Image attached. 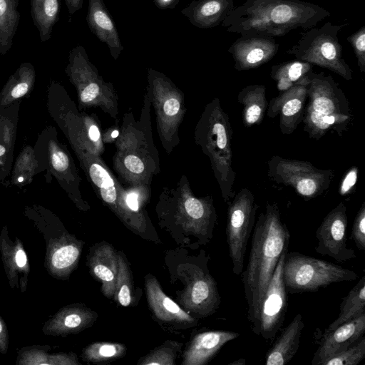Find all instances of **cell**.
Segmentation results:
<instances>
[{
	"instance_id": "37",
	"label": "cell",
	"mask_w": 365,
	"mask_h": 365,
	"mask_svg": "<svg viewBox=\"0 0 365 365\" xmlns=\"http://www.w3.org/2000/svg\"><path fill=\"white\" fill-rule=\"evenodd\" d=\"M19 0H0V54L5 55L13 46L20 13Z\"/></svg>"
},
{
	"instance_id": "49",
	"label": "cell",
	"mask_w": 365,
	"mask_h": 365,
	"mask_svg": "<svg viewBox=\"0 0 365 365\" xmlns=\"http://www.w3.org/2000/svg\"><path fill=\"white\" fill-rule=\"evenodd\" d=\"M67 6L68 13L73 14L83 6V0H64Z\"/></svg>"
},
{
	"instance_id": "15",
	"label": "cell",
	"mask_w": 365,
	"mask_h": 365,
	"mask_svg": "<svg viewBox=\"0 0 365 365\" xmlns=\"http://www.w3.org/2000/svg\"><path fill=\"white\" fill-rule=\"evenodd\" d=\"M227 244L232 264V272H243L247 243L252 232L259 205L251 190L242 188L227 203Z\"/></svg>"
},
{
	"instance_id": "21",
	"label": "cell",
	"mask_w": 365,
	"mask_h": 365,
	"mask_svg": "<svg viewBox=\"0 0 365 365\" xmlns=\"http://www.w3.org/2000/svg\"><path fill=\"white\" fill-rule=\"evenodd\" d=\"M365 332V314L324 333L312 359V365H320L327 359L356 343Z\"/></svg>"
},
{
	"instance_id": "2",
	"label": "cell",
	"mask_w": 365,
	"mask_h": 365,
	"mask_svg": "<svg viewBox=\"0 0 365 365\" xmlns=\"http://www.w3.org/2000/svg\"><path fill=\"white\" fill-rule=\"evenodd\" d=\"M289 240L290 233L282 220L277 204L267 202L265 211L255 221L247 265L241 274L251 328L278 261L288 250Z\"/></svg>"
},
{
	"instance_id": "46",
	"label": "cell",
	"mask_w": 365,
	"mask_h": 365,
	"mask_svg": "<svg viewBox=\"0 0 365 365\" xmlns=\"http://www.w3.org/2000/svg\"><path fill=\"white\" fill-rule=\"evenodd\" d=\"M358 173L359 168L357 166H351L345 173L339 186V193L340 195H349L354 191L358 179Z\"/></svg>"
},
{
	"instance_id": "14",
	"label": "cell",
	"mask_w": 365,
	"mask_h": 365,
	"mask_svg": "<svg viewBox=\"0 0 365 365\" xmlns=\"http://www.w3.org/2000/svg\"><path fill=\"white\" fill-rule=\"evenodd\" d=\"M267 175L277 184L292 187L305 200L321 195L334 177L331 169H321L304 160L274 155L267 163Z\"/></svg>"
},
{
	"instance_id": "34",
	"label": "cell",
	"mask_w": 365,
	"mask_h": 365,
	"mask_svg": "<svg viewBox=\"0 0 365 365\" xmlns=\"http://www.w3.org/2000/svg\"><path fill=\"white\" fill-rule=\"evenodd\" d=\"M313 65L298 59L272 66L271 78L276 82L279 91H284L294 86H308Z\"/></svg>"
},
{
	"instance_id": "47",
	"label": "cell",
	"mask_w": 365,
	"mask_h": 365,
	"mask_svg": "<svg viewBox=\"0 0 365 365\" xmlns=\"http://www.w3.org/2000/svg\"><path fill=\"white\" fill-rule=\"evenodd\" d=\"M9 345V335L6 324L0 316V352L3 354L7 353Z\"/></svg>"
},
{
	"instance_id": "12",
	"label": "cell",
	"mask_w": 365,
	"mask_h": 365,
	"mask_svg": "<svg viewBox=\"0 0 365 365\" xmlns=\"http://www.w3.org/2000/svg\"><path fill=\"white\" fill-rule=\"evenodd\" d=\"M358 278L354 271L298 252H287L283 279L287 292H317L334 283Z\"/></svg>"
},
{
	"instance_id": "8",
	"label": "cell",
	"mask_w": 365,
	"mask_h": 365,
	"mask_svg": "<svg viewBox=\"0 0 365 365\" xmlns=\"http://www.w3.org/2000/svg\"><path fill=\"white\" fill-rule=\"evenodd\" d=\"M65 73L76 91L81 111L99 108L117 120L118 96L114 86L99 74L83 46L78 45L69 51Z\"/></svg>"
},
{
	"instance_id": "23",
	"label": "cell",
	"mask_w": 365,
	"mask_h": 365,
	"mask_svg": "<svg viewBox=\"0 0 365 365\" xmlns=\"http://www.w3.org/2000/svg\"><path fill=\"white\" fill-rule=\"evenodd\" d=\"M0 251L5 272L11 287H20L24 292L27 286L29 264L23 244L16 238L12 241L6 227H4L0 235Z\"/></svg>"
},
{
	"instance_id": "31",
	"label": "cell",
	"mask_w": 365,
	"mask_h": 365,
	"mask_svg": "<svg viewBox=\"0 0 365 365\" xmlns=\"http://www.w3.org/2000/svg\"><path fill=\"white\" fill-rule=\"evenodd\" d=\"M304 328L302 314H297L282 329L265 356L266 365H285L296 355Z\"/></svg>"
},
{
	"instance_id": "32",
	"label": "cell",
	"mask_w": 365,
	"mask_h": 365,
	"mask_svg": "<svg viewBox=\"0 0 365 365\" xmlns=\"http://www.w3.org/2000/svg\"><path fill=\"white\" fill-rule=\"evenodd\" d=\"M237 100L242 106L244 125L250 128L259 125L268 106L265 86L261 84L249 85L238 93Z\"/></svg>"
},
{
	"instance_id": "42",
	"label": "cell",
	"mask_w": 365,
	"mask_h": 365,
	"mask_svg": "<svg viewBox=\"0 0 365 365\" xmlns=\"http://www.w3.org/2000/svg\"><path fill=\"white\" fill-rule=\"evenodd\" d=\"M181 344L177 341H168L162 346L155 349L147 356L140 359L139 365H173L175 364L177 352L180 349Z\"/></svg>"
},
{
	"instance_id": "20",
	"label": "cell",
	"mask_w": 365,
	"mask_h": 365,
	"mask_svg": "<svg viewBox=\"0 0 365 365\" xmlns=\"http://www.w3.org/2000/svg\"><path fill=\"white\" fill-rule=\"evenodd\" d=\"M307 86H294L271 99L267 116L279 115V129L283 135H291L302 123L307 101Z\"/></svg>"
},
{
	"instance_id": "19",
	"label": "cell",
	"mask_w": 365,
	"mask_h": 365,
	"mask_svg": "<svg viewBox=\"0 0 365 365\" xmlns=\"http://www.w3.org/2000/svg\"><path fill=\"white\" fill-rule=\"evenodd\" d=\"M279 45L274 38L240 35L228 48L237 71L253 69L267 63L277 54Z\"/></svg>"
},
{
	"instance_id": "10",
	"label": "cell",
	"mask_w": 365,
	"mask_h": 365,
	"mask_svg": "<svg viewBox=\"0 0 365 365\" xmlns=\"http://www.w3.org/2000/svg\"><path fill=\"white\" fill-rule=\"evenodd\" d=\"M346 25L327 22L320 27H312L302 33L297 42L286 53L350 81L353 78L352 70L343 56L339 40V34Z\"/></svg>"
},
{
	"instance_id": "24",
	"label": "cell",
	"mask_w": 365,
	"mask_h": 365,
	"mask_svg": "<svg viewBox=\"0 0 365 365\" xmlns=\"http://www.w3.org/2000/svg\"><path fill=\"white\" fill-rule=\"evenodd\" d=\"M240 336L238 332L209 330L200 332L191 340L183 354L182 365L208 363L227 342Z\"/></svg>"
},
{
	"instance_id": "39",
	"label": "cell",
	"mask_w": 365,
	"mask_h": 365,
	"mask_svg": "<svg viewBox=\"0 0 365 365\" xmlns=\"http://www.w3.org/2000/svg\"><path fill=\"white\" fill-rule=\"evenodd\" d=\"M41 171L33 147L25 146L19 154L11 171V182L17 187L29 184Z\"/></svg>"
},
{
	"instance_id": "13",
	"label": "cell",
	"mask_w": 365,
	"mask_h": 365,
	"mask_svg": "<svg viewBox=\"0 0 365 365\" xmlns=\"http://www.w3.org/2000/svg\"><path fill=\"white\" fill-rule=\"evenodd\" d=\"M74 153L97 196L129 227L140 232L128 205L129 195L135 187L128 186L125 189L101 156L83 150Z\"/></svg>"
},
{
	"instance_id": "50",
	"label": "cell",
	"mask_w": 365,
	"mask_h": 365,
	"mask_svg": "<svg viewBox=\"0 0 365 365\" xmlns=\"http://www.w3.org/2000/svg\"><path fill=\"white\" fill-rule=\"evenodd\" d=\"M246 363L245 359H237L236 361H232L229 365H244Z\"/></svg>"
},
{
	"instance_id": "28",
	"label": "cell",
	"mask_w": 365,
	"mask_h": 365,
	"mask_svg": "<svg viewBox=\"0 0 365 365\" xmlns=\"http://www.w3.org/2000/svg\"><path fill=\"white\" fill-rule=\"evenodd\" d=\"M20 103L0 106V183L11 174L13 166Z\"/></svg>"
},
{
	"instance_id": "48",
	"label": "cell",
	"mask_w": 365,
	"mask_h": 365,
	"mask_svg": "<svg viewBox=\"0 0 365 365\" xmlns=\"http://www.w3.org/2000/svg\"><path fill=\"white\" fill-rule=\"evenodd\" d=\"M155 6L160 9H173L180 2V0H153Z\"/></svg>"
},
{
	"instance_id": "41",
	"label": "cell",
	"mask_w": 365,
	"mask_h": 365,
	"mask_svg": "<svg viewBox=\"0 0 365 365\" xmlns=\"http://www.w3.org/2000/svg\"><path fill=\"white\" fill-rule=\"evenodd\" d=\"M118 273L113 299L123 307L133 301V286L129 267L122 254H118Z\"/></svg>"
},
{
	"instance_id": "33",
	"label": "cell",
	"mask_w": 365,
	"mask_h": 365,
	"mask_svg": "<svg viewBox=\"0 0 365 365\" xmlns=\"http://www.w3.org/2000/svg\"><path fill=\"white\" fill-rule=\"evenodd\" d=\"M36 81V71L30 62L20 64L0 92V106H9L30 93Z\"/></svg>"
},
{
	"instance_id": "30",
	"label": "cell",
	"mask_w": 365,
	"mask_h": 365,
	"mask_svg": "<svg viewBox=\"0 0 365 365\" xmlns=\"http://www.w3.org/2000/svg\"><path fill=\"white\" fill-rule=\"evenodd\" d=\"M88 264L93 277L102 284L104 296L113 298L118 273V253L110 245L101 244L92 251Z\"/></svg>"
},
{
	"instance_id": "43",
	"label": "cell",
	"mask_w": 365,
	"mask_h": 365,
	"mask_svg": "<svg viewBox=\"0 0 365 365\" xmlns=\"http://www.w3.org/2000/svg\"><path fill=\"white\" fill-rule=\"evenodd\" d=\"M365 357V336L346 349L334 355L320 365H358Z\"/></svg>"
},
{
	"instance_id": "38",
	"label": "cell",
	"mask_w": 365,
	"mask_h": 365,
	"mask_svg": "<svg viewBox=\"0 0 365 365\" xmlns=\"http://www.w3.org/2000/svg\"><path fill=\"white\" fill-rule=\"evenodd\" d=\"M18 365H81L73 353H47L44 349L34 347L22 349L16 359Z\"/></svg>"
},
{
	"instance_id": "29",
	"label": "cell",
	"mask_w": 365,
	"mask_h": 365,
	"mask_svg": "<svg viewBox=\"0 0 365 365\" xmlns=\"http://www.w3.org/2000/svg\"><path fill=\"white\" fill-rule=\"evenodd\" d=\"M235 8L234 0H192L181 14L198 29H212L221 24Z\"/></svg>"
},
{
	"instance_id": "5",
	"label": "cell",
	"mask_w": 365,
	"mask_h": 365,
	"mask_svg": "<svg viewBox=\"0 0 365 365\" xmlns=\"http://www.w3.org/2000/svg\"><path fill=\"white\" fill-rule=\"evenodd\" d=\"M307 100L302 122L310 138L319 140L330 131L342 137L348 131L354 115L347 98L331 76L312 72Z\"/></svg>"
},
{
	"instance_id": "40",
	"label": "cell",
	"mask_w": 365,
	"mask_h": 365,
	"mask_svg": "<svg viewBox=\"0 0 365 365\" xmlns=\"http://www.w3.org/2000/svg\"><path fill=\"white\" fill-rule=\"evenodd\" d=\"M126 347L123 344L108 341L95 342L83 351V361L91 363L110 361L123 356Z\"/></svg>"
},
{
	"instance_id": "18",
	"label": "cell",
	"mask_w": 365,
	"mask_h": 365,
	"mask_svg": "<svg viewBox=\"0 0 365 365\" xmlns=\"http://www.w3.org/2000/svg\"><path fill=\"white\" fill-rule=\"evenodd\" d=\"M180 303L201 317L217 311L220 297L216 282L207 269L195 267L187 287L180 295Z\"/></svg>"
},
{
	"instance_id": "36",
	"label": "cell",
	"mask_w": 365,
	"mask_h": 365,
	"mask_svg": "<svg viewBox=\"0 0 365 365\" xmlns=\"http://www.w3.org/2000/svg\"><path fill=\"white\" fill-rule=\"evenodd\" d=\"M365 314V275L344 297L339 306V316L333 321L324 333L329 332L341 324Z\"/></svg>"
},
{
	"instance_id": "27",
	"label": "cell",
	"mask_w": 365,
	"mask_h": 365,
	"mask_svg": "<svg viewBox=\"0 0 365 365\" xmlns=\"http://www.w3.org/2000/svg\"><path fill=\"white\" fill-rule=\"evenodd\" d=\"M97 314L83 305L73 304L61 309L43 327L46 335L66 336L76 334L91 326Z\"/></svg>"
},
{
	"instance_id": "45",
	"label": "cell",
	"mask_w": 365,
	"mask_h": 365,
	"mask_svg": "<svg viewBox=\"0 0 365 365\" xmlns=\"http://www.w3.org/2000/svg\"><path fill=\"white\" fill-rule=\"evenodd\" d=\"M354 49L357 65L361 73L365 72V26H362L347 38Z\"/></svg>"
},
{
	"instance_id": "3",
	"label": "cell",
	"mask_w": 365,
	"mask_h": 365,
	"mask_svg": "<svg viewBox=\"0 0 365 365\" xmlns=\"http://www.w3.org/2000/svg\"><path fill=\"white\" fill-rule=\"evenodd\" d=\"M150 108L145 90L140 119L136 120L132 112L125 113L119 134L113 141V168L130 187H150L153 177L160 170L159 154L152 134Z\"/></svg>"
},
{
	"instance_id": "35",
	"label": "cell",
	"mask_w": 365,
	"mask_h": 365,
	"mask_svg": "<svg viewBox=\"0 0 365 365\" xmlns=\"http://www.w3.org/2000/svg\"><path fill=\"white\" fill-rule=\"evenodd\" d=\"M31 15L38 29L41 42L49 40L58 21L60 0H30Z\"/></svg>"
},
{
	"instance_id": "26",
	"label": "cell",
	"mask_w": 365,
	"mask_h": 365,
	"mask_svg": "<svg viewBox=\"0 0 365 365\" xmlns=\"http://www.w3.org/2000/svg\"><path fill=\"white\" fill-rule=\"evenodd\" d=\"M86 21L91 32L108 46L111 56L117 60L123 51V46L103 0H88Z\"/></svg>"
},
{
	"instance_id": "4",
	"label": "cell",
	"mask_w": 365,
	"mask_h": 365,
	"mask_svg": "<svg viewBox=\"0 0 365 365\" xmlns=\"http://www.w3.org/2000/svg\"><path fill=\"white\" fill-rule=\"evenodd\" d=\"M232 128L228 114L215 98L204 108L196 124L194 139L208 157L222 197L227 203L233 198L235 172L232 168Z\"/></svg>"
},
{
	"instance_id": "9",
	"label": "cell",
	"mask_w": 365,
	"mask_h": 365,
	"mask_svg": "<svg viewBox=\"0 0 365 365\" xmlns=\"http://www.w3.org/2000/svg\"><path fill=\"white\" fill-rule=\"evenodd\" d=\"M148 91L162 147L170 154L180 142L179 130L187 108L184 93L165 74L148 69Z\"/></svg>"
},
{
	"instance_id": "22",
	"label": "cell",
	"mask_w": 365,
	"mask_h": 365,
	"mask_svg": "<svg viewBox=\"0 0 365 365\" xmlns=\"http://www.w3.org/2000/svg\"><path fill=\"white\" fill-rule=\"evenodd\" d=\"M81 250L82 242L68 234L53 239L46 249L47 269L56 277L69 275L78 264Z\"/></svg>"
},
{
	"instance_id": "11",
	"label": "cell",
	"mask_w": 365,
	"mask_h": 365,
	"mask_svg": "<svg viewBox=\"0 0 365 365\" xmlns=\"http://www.w3.org/2000/svg\"><path fill=\"white\" fill-rule=\"evenodd\" d=\"M54 127H46L33 147L41 171L53 177L69 198L81 210L89 205L81 193V178L67 147L58 138Z\"/></svg>"
},
{
	"instance_id": "16",
	"label": "cell",
	"mask_w": 365,
	"mask_h": 365,
	"mask_svg": "<svg viewBox=\"0 0 365 365\" xmlns=\"http://www.w3.org/2000/svg\"><path fill=\"white\" fill-rule=\"evenodd\" d=\"M284 251L276 266L262 299L258 316L252 327L254 334L265 340L273 341L280 330L287 310V292L283 279Z\"/></svg>"
},
{
	"instance_id": "7",
	"label": "cell",
	"mask_w": 365,
	"mask_h": 365,
	"mask_svg": "<svg viewBox=\"0 0 365 365\" xmlns=\"http://www.w3.org/2000/svg\"><path fill=\"white\" fill-rule=\"evenodd\" d=\"M158 207L171 212L175 222L185 231L206 242L212 237L217 213L212 196L197 197L187 178L182 175L172 185L163 187Z\"/></svg>"
},
{
	"instance_id": "17",
	"label": "cell",
	"mask_w": 365,
	"mask_h": 365,
	"mask_svg": "<svg viewBox=\"0 0 365 365\" xmlns=\"http://www.w3.org/2000/svg\"><path fill=\"white\" fill-rule=\"evenodd\" d=\"M347 227L346 207L340 202L324 217L316 231V252L339 263L355 258V252L347 246Z\"/></svg>"
},
{
	"instance_id": "6",
	"label": "cell",
	"mask_w": 365,
	"mask_h": 365,
	"mask_svg": "<svg viewBox=\"0 0 365 365\" xmlns=\"http://www.w3.org/2000/svg\"><path fill=\"white\" fill-rule=\"evenodd\" d=\"M48 113L68 140L73 151L101 156L105 150L101 124L96 114L81 111L65 88L51 81L46 93Z\"/></svg>"
},
{
	"instance_id": "44",
	"label": "cell",
	"mask_w": 365,
	"mask_h": 365,
	"mask_svg": "<svg viewBox=\"0 0 365 365\" xmlns=\"http://www.w3.org/2000/svg\"><path fill=\"white\" fill-rule=\"evenodd\" d=\"M351 237L358 250L365 251V202L357 212L351 227Z\"/></svg>"
},
{
	"instance_id": "25",
	"label": "cell",
	"mask_w": 365,
	"mask_h": 365,
	"mask_svg": "<svg viewBox=\"0 0 365 365\" xmlns=\"http://www.w3.org/2000/svg\"><path fill=\"white\" fill-rule=\"evenodd\" d=\"M145 287L149 307L158 319L187 327L197 323L195 318L163 292L155 277H146Z\"/></svg>"
},
{
	"instance_id": "1",
	"label": "cell",
	"mask_w": 365,
	"mask_h": 365,
	"mask_svg": "<svg viewBox=\"0 0 365 365\" xmlns=\"http://www.w3.org/2000/svg\"><path fill=\"white\" fill-rule=\"evenodd\" d=\"M330 14L317 4L301 0H245L221 25L230 33L274 38L316 26Z\"/></svg>"
}]
</instances>
